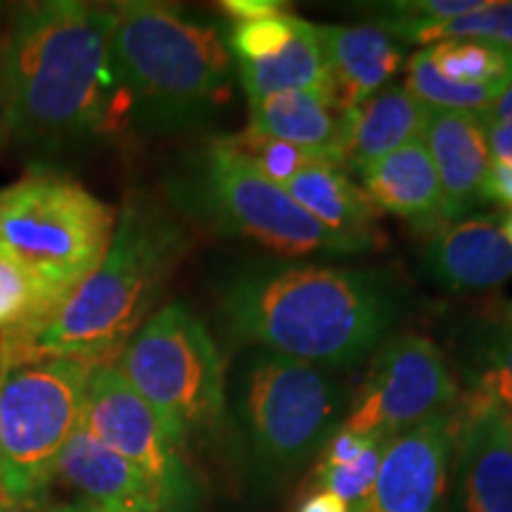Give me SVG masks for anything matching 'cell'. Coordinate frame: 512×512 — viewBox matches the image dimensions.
Masks as SVG:
<instances>
[{
    "instance_id": "obj_1",
    "label": "cell",
    "mask_w": 512,
    "mask_h": 512,
    "mask_svg": "<svg viewBox=\"0 0 512 512\" xmlns=\"http://www.w3.org/2000/svg\"><path fill=\"white\" fill-rule=\"evenodd\" d=\"M112 67V8L41 0L0 36V124L22 145L60 147L124 124Z\"/></svg>"
},
{
    "instance_id": "obj_2",
    "label": "cell",
    "mask_w": 512,
    "mask_h": 512,
    "mask_svg": "<svg viewBox=\"0 0 512 512\" xmlns=\"http://www.w3.org/2000/svg\"><path fill=\"white\" fill-rule=\"evenodd\" d=\"M401 311L384 273L280 266L238 275L223 292L230 337L316 368H349L375 351Z\"/></svg>"
},
{
    "instance_id": "obj_3",
    "label": "cell",
    "mask_w": 512,
    "mask_h": 512,
    "mask_svg": "<svg viewBox=\"0 0 512 512\" xmlns=\"http://www.w3.org/2000/svg\"><path fill=\"white\" fill-rule=\"evenodd\" d=\"M188 240L155 200L128 195L98 268L46 320L0 332V368L38 358L114 363L169 285Z\"/></svg>"
},
{
    "instance_id": "obj_4",
    "label": "cell",
    "mask_w": 512,
    "mask_h": 512,
    "mask_svg": "<svg viewBox=\"0 0 512 512\" xmlns=\"http://www.w3.org/2000/svg\"><path fill=\"white\" fill-rule=\"evenodd\" d=\"M112 67L126 121L159 136L204 124L233 95L226 36L166 3L114 5Z\"/></svg>"
},
{
    "instance_id": "obj_5",
    "label": "cell",
    "mask_w": 512,
    "mask_h": 512,
    "mask_svg": "<svg viewBox=\"0 0 512 512\" xmlns=\"http://www.w3.org/2000/svg\"><path fill=\"white\" fill-rule=\"evenodd\" d=\"M117 214L72 178L34 171L0 188V254L55 311L107 254Z\"/></svg>"
},
{
    "instance_id": "obj_6",
    "label": "cell",
    "mask_w": 512,
    "mask_h": 512,
    "mask_svg": "<svg viewBox=\"0 0 512 512\" xmlns=\"http://www.w3.org/2000/svg\"><path fill=\"white\" fill-rule=\"evenodd\" d=\"M121 377L155 411L181 448L221 425L226 415V375L214 339L181 304L147 318L114 358Z\"/></svg>"
},
{
    "instance_id": "obj_7",
    "label": "cell",
    "mask_w": 512,
    "mask_h": 512,
    "mask_svg": "<svg viewBox=\"0 0 512 512\" xmlns=\"http://www.w3.org/2000/svg\"><path fill=\"white\" fill-rule=\"evenodd\" d=\"M93 368L72 358L0 368V491L10 501L31 505L53 484L62 448L83 420Z\"/></svg>"
},
{
    "instance_id": "obj_8",
    "label": "cell",
    "mask_w": 512,
    "mask_h": 512,
    "mask_svg": "<svg viewBox=\"0 0 512 512\" xmlns=\"http://www.w3.org/2000/svg\"><path fill=\"white\" fill-rule=\"evenodd\" d=\"M188 197L192 207L226 233L285 256L356 254L373 249L368 242L337 233L313 219L273 183L252 159L226 138L214 140L197 157Z\"/></svg>"
},
{
    "instance_id": "obj_9",
    "label": "cell",
    "mask_w": 512,
    "mask_h": 512,
    "mask_svg": "<svg viewBox=\"0 0 512 512\" xmlns=\"http://www.w3.org/2000/svg\"><path fill=\"white\" fill-rule=\"evenodd\" d=\"M342 387L323 368L254 349L238 375V418L266 475L292 472L335 432Z\"/></svg>"
},
{
    "instance_id": "obj_10",
    "label": "cell",
    "mask_w": 512,
    "mask_h": 512,
    "mask_svg": "<svg viewBox=\"0 0 512 512\" xmlns=\"http://www.w3.org/2000/svg\"><path fill=\"white\" fill-rule=\"evenodd\" d=\"M458 401V382L444 354L427 337L403 332L377 347L368 380L344 418V430L389 439Z\"/></svg>"
},
{
    "instance_id": "obj_11",
    "label": "cell",
    "mask_w": 512,
    "mask_h": 512,
    "mask_svg": "<svg viewBox=\"0 0 512 512\" xmlns=\"http://www.w3.org/2000/svg\"><path fill=\"white\" fill-rule=\"evenodd\" d=\"M83 425L155 484L164 512L192 508L197 489L181 448L114 363L93 368L83 401Z\"/></svg>"
},
{
    "instance_id": "obj_12",
    "label": "cell",
    "mask_w": 512,
    "mask_h": 512,
    "mask_svg": "<svg viewBox=\"0 0 512 512\" xmlns=\"http://www.w3.org/2000/svg\"><path fill=\"white\" fill-rule=\"evenodd\" d=\"M456 434L453 406L389 437L373 489L351 512H446Z\"/></svg>"
},
{
    "instance_id": "obj_13",
    "label": "cell",
    "mask_w": 512,
    "mask_h": 512,
    "mask_svg": "<svg viewBox=\"0 0 512 512\" xmlns=\"http://www.w3.org/2000/svg\"><path fill=\"white\" fill-rule=\"evenodd\" d=\"M451 475L453 512H512L508 413L475 396H460Z\"/></svg>"
},
{
    "instance_id": "obj_14",
    "label": "cell",
    "mask_w": 512,
    "mask_h": 512,
    "mask_svg": "<svg viewBox=\"0 0 512 512\" xmlns=\"http://www.w3.org/2000/svg\"><path fill=\"white\" fill-rule=\"evenodd\" d=\"M427 273L448 290H496L512 278V247L494 216L448 221L432 230L422 252Z\"/></svg>"
},
{
    "instance_id": "obj_15",
    "label": "cell",
    "mask_w": 512,
    "mask_h": 512,
    "mask_svg": "<svg viewBox=\"0 0 512 512\" xmlns=\"http://www.w3.org/2000/svg\"><path fill=\"white\" fill-rule=\"evenodd\" d=\"M55 477L95 508L164 512L155 484L117 451L105 446L86 425L64 444Z\"/></svg>"
},
{
    "instance_id": "obj_16",
    "label": "cell",
    "mask_w": 512,
    "mask_h": 512,
    "mask_svg": "<svg viewBox=\"0 0 512 512\" xmlns=\"http://www.w3.org/2000/svg\"><path fill=\"white\" fill-rule=\"evenodd\" d=\"M422 140L437 169L448 221H458L484 202L491 155L482 114L430 110Z\"/></svg>"
},
{
    "instance_id": "obj_17",
    "label": "cell",
    "mask_w": 512,
    "mask_h": 512,
    "mask_svg": "<svg viewBox=\"0 0 512 512\" xmlns=\"http://www.w3.org/2000/svg\"><path fill=\"white\" fill-rule=\"evenodd\" d=\"M332 100L342 112L373 98L399 72L403 50L380 27H318Z\"/></svg>"
},
{
    "instance_id": "obj_18",
    "label": "cell",
    "mask_w": 512,
    "mask_h": 512,
    "mask_svg": "<svg viewBox=\"0 0 512 512\" xmlns=\"http://www.w3.org/2000/svg\"><path fill=\"white\" fill-rule=\"evenodd\" d=\"M430 107L406 86H387L344 114L339 162L363 171L377 159L425 136Z\"/></svg>"
},
{
    "instance_id": "obj_19",
    "label": "cell",
    "mask_w": 512,
    "mask_h": 512,
    "mask_svg": "<svg viewBox=\"0 0 512 512\" xmlns=\"http://www.w3.org/2000/svg\"><path fill=\"white\" fill-rule=\"evenodd\" d=\"M363 190L377 209L389 211L420 228L437 230L448 223L444 192L425 140L399 147L361 171Z\"/></svg>"
},
{
    "instance_id": "obj_20",
    "label": "cell",
    "mask_w": 512,
    "mask_h": 512,
    "mask_svg": "<svg viewBox=\"0 0 512 512\" xmlns=\"http://www.w3.org/2000/svg\"><path fill=\"white\" fill-rule=\"evenodd\" d=\"M249 107L252 131L342 166L339 140L347 112L339 110L330 91H285L268 95Z\"/></svg>"
},
{
    "instance_id": "obj_21",
    "label": "cell",
    "mask_w": 512,
    "mask_h": 512,
    "mask_svg": "<svg viewBox=\"0 0 512 512\" xmlns=\"http://www.w3.org/2000/svg\"><path fill=\"white\" fill-rule=\"evenodd\" d=\"M283 188L299 207L330 230L368 242L370 247L380 242L375 228L380 209L361 185L349 181L342 166L316 162L290 178Z\"/></svg>"
},
{
    "instance_id": "obj_22",
    "label": "cell",
    "mask_w": 512,
    "mask_h": 512,
    "mask_svg": "<svg viewBox=\"0 0 512 512\" xmlns=\"http://www.w3.org/2000/svg\"><path fill=\"white\" fill-rule=\"evenodd\" d=\"M238 74L249 105L285 91H330L328 62L320 46L318 27L304 19L280 53L261 62L238 64Z\"/></svg>"
},
{
    "instance_id": "obj_23",
    "label": "cell",
    "mask_w": 512,
    "mask_h": 512,
    "mask_svg": "<svg viewBox=\"0 0 512 512\" xmlns=\"http://www.w3.org/2000/svg\"><path fill=\"white\" fill-rule=\"evenodd\" d=\"M403 38L415 46L453 41V38H475L512 50V0H484V5L463 17L444 19V22H420V19H387L382 31Z\"/></svg>"
},
{
    "instance_id": "obj_24",
    "label": "cell",
    "mask_w": 512,
    "mask_h": 512,
    "mask_svg": "<svg viewBox=\"0 0 512 512\" xmlns=\"http://www.w3.org/2000/svg\"><path fill=\"white\" fill-rule=\"evenodd\" d=\"M467 396L512 415V320L479 328L465 366Z\"/></svg>"
},
{
    "instance_id": "obj_25",
    "label": "cell",
    "mask_w": 512,
    "mask_h": 512,
    "mask_svg": "<svg viewBox=\"0 0 512 512\" xmlns=\"http://www.w3.org/2000/svg\"><path fill=\"white\" fill-rule=\"evenodd\" d=\"M434 69L448 81L465 86L505 88L512 81V50L475 38H453L427 48Z\"/></svg>"
},
{
    "instance_id": "obj_26",
    "label": "cell",
    "mask_w": 512,
    "mask_h": 512,
    "mask_svg": "<svg viewBox=\"0 0 512 512\" xmlns=\"http://www.w3.org/2000/svg\"><path fill=\"white\" fill-rule=\"evenodd\" d=\"M406 88L430 110L446 112H472L486 114L501 98V88L491 86H465V83L448 81L430 62L427 48H422L408 60Z\"/></svg>"
},
{
    "instance_id": "obj_27",
    "label": "cell",
    "mask_w": 512,
    "mask_h": 512,
    "mask_svg": "<svg viewBox=\"0 0 512 512\" xmlns=\"http://www.w3.org/2000/svg\"><path fill=\"white\" fill-rule=\"evenodd\" d=\"M50 313L53 309L41 287L0 254V332L31 328L46 320Z\"/></svg>"
},
{
    "instance_id": "obj_28",
    "label": "cell",
    "mask_w": 512,
    "mask_h": 512,
    "mask_svg": "<svg viewBox=\"0 0 512 512\" xmlns=\"http://www.w3.org/2000/svg\"><path fill=\"white\" fill-rule=\"evenodd\" d=\"M299 22L302 17L287 10L283 15L256 19V22L230 24L226 43L230 55L235 57V64L261 62L280 53L297 34Z\"/></svg>"
},
{
    "instance_id": "obj_29",
    "label": "cell",
    "mask_w": 512,
    "mask_h": 512,
    "mask_svg": "<svg viewBox=\"0 0 512 512\" xmlns=\"http://www.w3.org/2000/svg\"><path fill=\"white\" fill-rule=\"evenodd\" d=\"M226 140L235 147V150H240L242 155L252 159V162L259 166L261 174H266L278 185H285L290 178L297 176L299 171H304L306 166L325 162V159L313 157L309 152L299 150V147L261 136V133L252 131V128H247L240 136H230Z\"/></svg>"
},
{
    "instance_id": "obj_30",
    "label": "cell",
    "mask_w": 512,
    "mask_h": 512,
    "mask_svg": "<svg viewBox=\"0 0 512 512\" xmlns=\"http://www.w3.org/2000/svg\"><path fill=\"white\" fill-rule=\"evenodd\" d=\"M387 441L389 439L377 437L373 444H370L368 451L358 460H354L351 465H342V467L318 465L316 479H318L320 491H330V494H335L339 501H344L351 510H354L356 505L370 494V489H373Z\"/></svg>"
},
{
    "instance_id": "obj_31",
    "label": "cell",
    "mask_w": 512,
    "mask_h": 512,
    "mask_svg": "<svg viewBox=\"0 0 512 512\" xmlns=\"http://www.w3.org/2000/svg\"><path fill=\"white\" fill-rule=\"evenodd\" d=\"M484 5V0H401L384 5L387 19H420V22H444L463 17Z\"/></svg>"
},
{
    "instance_id": "obj_32",
    "label": "cell",
    "mask_w": 512,
    "mask_h": 512,
    "mask_svg": "<svg viewBox=\"0 0 512 512\" xmlns=\"http://www.w3.org/2000/svg\"><path fill=\"white\" fill-rule=\"evenodd\" d=\"M375 439L377 437H363V434L349 432L344 430V427L342 430H335L330 434V439L325 441L323 458H320L318 465H325V467L351 465L354 460H358L368 451Z\"/></svg>"
},
{
    "instance_id": "obj_33",
    "label": "cell",
    "mask_w": 512,
    "mask_h": 512,
    "mask_svg": "<svg viewBox=\"0 0 512 512\" xmlns=\"http://www.w3.org/2000/svg\"><path fill=\"white\" fill-rule=\"evenodd\" d=\"M221 8L233 19V24H245L283 15L287 12V3H280V0H226V3H221Z\"/></svg>"
},
{
    "instance_id": "obj_34",
    "label": "cell",
    "mask_w": 512,
    "mask_h": 512,
    "mask_svg": "<svg viewBox=\"0 0 512 512\" xmlns=\"http://www.w3.org/2000/svg\"><path fill=\"white\" fill-rule=\"evenodd\" d=\"M484 126H486V143H489L491 162L510 166L512 169V121L484 119Z\"/></svg>"
},
{
    "instance_id": "obj_35",
    "label": "cell",
    "mask_w": 512,
    "mask_h": 512,
    "mask_svg": "<svg viewBox=\"0 0 512 512\" xmlns=\"http://www.w3.org/2000/svg\"><path fill=\"white\" fill-rule=\"evenodd\" d=\"M484 202H498L512 209V169L491 162L489 174L484 181Z\"/></svg>"
},
{
    "instance_id": "obj_36",
    "label": "cell",
    "mask_w": 512,
    "mask_h": 512,
    "mask_svg": "<svg viewBox=\"0 0 512 512\" xmlns=\"http://www.w3.org/2000/svg\"><path fill=\"white\" fill-rule=\"evenodd\" d=\"M297 512H351V508L330 491H318V494L306 498Z\"/></svg>"
},
{
    "instance_id": "obj_37",
    "label": "cell",
    "mask_w": 512,
    "mask_h": 512,
    "mask_svg": "<svg viewBox=\"0 0 512 512\" xmlns=\"http://www.w3.org/2000/svg\"><path fill=\"white\" fill-rule=\"evenodd\" d=\"M482 117L489 121H512V81L510 86L501 93V98L494 102V107H491L486 114H482Z\"/></svg>"
},
{
    "instance_id": "obj_38",
    "label": "cell",
    "mask_w": 512,
    "mask_h": 512,
    "mask_svg": "<svg viewBox=\"0 0 512 512\" xmlns=\"http://www.w3.org/2000/svg\"><path fill=\"white\" fill-rule=\"evenodd\" d=\"M55 512H140V510H117V508H95V505L76 503V505H64V508Z\"/></svg>"
},
{
    "instance_id": "obj_39",
    "label": "cell",
    "mask_w": 512,
    "mask_h": 512,
    "mask_svg": "<svg viewBox=\"0 0 512 512\" xmlns=\"http://www.w3.org/2000/svg\"><path fill=\"white\" fill-rule=\"evenodd\" d=\"M0 512H34V510H31V505L27 503L10 501V498L0 491Z\"/></svg>"
},
{
    "instance_id": "obj_40",
    "label": "cell",
    "mask_w": 512,
    "mask_h": 512,
    "mask_svg": "<svg viewBox=\"0 0 512 512\" xmlns=\"http://www.w3.org/2000/svg\"><path fill=\"white\" fill-rule=\"evenodd\" d=\"M501 233H503V238L508 240V245L512 247V209L505 214V219L501 221Z\"/></svg>"
},
{
    "instance_id": "obj_41",
    "label": "cell",
    "mask_w": 512,
    "mask_h": 512,
    "mask_svg": "<svg viewBox=\"0 0 512 512\" xmlns=\"http://www.w3.org/2000/svg\"><path fill=\"white\" fill-rule=\"evenodd\" d=\"M0 482H3V434H0Z\"/></svg>"
},
{
    "instance_id": "obj_42",
    "label": "cell",
    "mask_w": 512,
    "mask_h": 512,
    "mask_svg": "<svg viewBox=\"0 0 512 512\" xmlns=\"http://www.w3.org/2000/svg\"><path fill=\"white\" fill-rule=\"evenodd\" d=\"M505 318H508V320H512V304H510V309H508V313H505Z\"/></svg>"
},
{
    "instance_id": "obj_43",
    "label": "cell",
    "mask_w": 512,
    "mask_h": 512,
    "mask_svg": "<svg viewBox=\"0 0 512 512\" xmlns=\"http://www.w3.org/2000/svg\"><path fill=\"white\" fill-rule=\"evenodd\" d=\"M508 427H510V437H512V415H508Z\"/></svg>"
},
{
    "instance_id": "obj_44",
    "label": "cell",
    "mask_w": 512,
    "mask_h": 512,
    "mask_svg": "<svg viewBox=\"0 0 512 512\" xmlns=\"http://www.w3.org/2000/svg\"><path fill=\"white\" fill-rule=\"evenodd\" d=\"M0 138H3V124H0Z\"/></svg>"
}]
</instances>
